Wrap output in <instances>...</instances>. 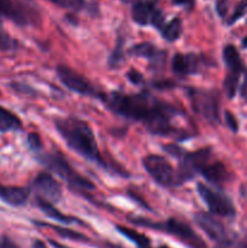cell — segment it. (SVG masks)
I'll list each match as a JSON object with an SVG mask.
<instances>
[{"mask_svg": "<svg viewBox=\"0 0 247 248\" xmlns=\"http://www.w3.org/2000/svg\"><path fill=\"white\" fill-rule=\"evenodd\" d=\"M38 225H41V227H48L52 230H55V232H57L60 236L64 237V239L74 240V241H81V242H87L89 241V237L85 236L81 232H74V230L65 229V228L58 227V225H52V224H46V223H36Z\"/></svg>", "mask_w": 247, "mask_h": 248, "instance_id": "cell-22", "label": "cell"}, {"mask_svg": "<svg viewBox=\"0 0 247 248\" xmlns=\"http://www.w3.org/2000/svg\"><path fill=\"white\" fill-rule=\"evenodd\" d=\"M172 1L176 5H188V6H190L194 2V0H172Z\"/></svg>", "mask_w": 247, "mask_h": 248, "instance_id": "cell-35", "label": "cell"}, {"mask_svg": "<svg viewBox=\"0 0 247 248\" xmlns=\"http://www.w3.org/2000/svg\"><path fill=\"white\" fill-rule=\"evenodd\" d=\"M246 11H247V0H241V1L236 5V7H235V10H234V12L232 14V16L228 18L227 23L229 24V26L234 24L235 22L239 21V19L241 18L245 14H246Z\"/></svg>", "mask_w": 247, "mask_h": 248, "instance_id": "cell-25", "label": "cell"}, {"mask_svg": "<svg viewBox=\"0 0 247 248\" xmlns=\"http://www.w3.org/2000/svg\"><path fill=\"white\" fill-rule=\"evenodd\" d=\"M225 123H227L228 127L232 131V132H237L239 131V121H237L236 116L232 113V111H225Z\"/></svg>", "mask_w": 247, "mask_h": 248, "instance_id": "cell-27", "label": "cell"}, {"mask_svg": "<svg viewBox=\"0 0 247 248\" xmlns=\"http://www.w3.org/2000/svg\"><path fill=\"white\" fill-rule=\"evenodd\" d=\"M29 189L23 186H6L0 184V199L12 206H21L28 200Z\"/></svg>", "mask_w": 247, "mask_h": 248, "instance_id": "cell-17", "label": "cell"}, {"mask_svg": "<svg viewBox=\"0 0 247 248\" xmlns=\"http://www.w3.org/2000/svg\"><path fill=\"white\" fill-rule=\"evenodd\" d=\"M56 72H57L58 79L62 81V84L69 90H72V91L82 94V96L96 94V90H94L93 85L84 75L79 74V73L75 72L74 69L69 68L68 65H58Z\"/></svg>", "mask_w": 247, "mask_h": 248, "instance_id": "cell-10", "label": "cell"}, {"mask_svg": "<svg viewBox=\"0 0 247 248\" xmlns=\"http://www.w3.org/2000/svg\"><path fill=\"white\" fill-rule=\"evenodd\" d=\"M241 45H242V47H244V48H247V36H245V38L242 39Z\"/></svg>", "mask_w": 247, "mask_h": 248, "instance_id": "cell-38", "label": "cell"}, {"mask_svg": "<svg viewBox=\"0 0 247 248\" xmlns=\"http://www.w3.org/2000/svg\"><path fill=\"white\" fill-rule=\"evenodd\" d=\"M183 31V24H182L181 18L176 17L169 23L165 24L161 29V35L164 36L165 40L167 41H176L178 40Z\"/></svg>", "mask_w": 247, "mask_h": 248, "instance_id": "cell-20", "label": "cell"}, {"mask_svg": "<svg viewBox=\"0 0 247 248\" xmlns=\"http://www.w3.org/2000/svg\"><path fill=\"white\" fill-rule=\"evenodd\" d=\"M223 60H224L225 65L228 68V74L240 77L242 73L246 72V67L242 62L239 51L232 44H229V45L223 48Z\"/></svg>", "mask_w": 247, "mask_h": 248, "instance_id": "cell-16", "label": "cell"}, {"mask_svg": "<svg viewBox=\"0 0 247 248\" xmlns=\"http://www.w3.org/2000/svg\"><path fill=\"white\" fill-rule=\"evenodd\" d=\"M118 232L123 234L124 236L127 237L128 240L133 242L138 248H149L150 247V240L148 239L145 235L140 234V232H136V230L130 229V228L123 227V225H118L116 227Z\"/></svg>", "mask_w": 247, "mask_h": 248, "instance_id": "cell-21", "label": "cell"}, {"mask_svg": "<svg viewBox=\"0 0 247 248\" xmlns=\"http://www.w3.org/2000/svg\"><path fill=\"white\" fill-rule=\"evenodd\" d=\"M22 128V121L7 109L0 107V132L18 131Z\"/></svg>", "mask_w": 247, "mask_h": 248, "instance_id": "cell-19", "label": "cell"}, {"mask_svg": "<svg viewBox=\"0 0 247 248\" xmlns=\"http://www.w3.org/2000/svg\"><path fill=\"white\" fill-rule=\"evenodd\" d=\"M55 127L70 149L90 161L106 166L98 150L93 131L86 121L74 116L58 118L55 120Z\"/></svg>", "mask_w": 247, "mask_h": 248, "instance_id": "cell-2", "label": "cell"}, {"mask_svg": "<svg viewBox=\"0 0 247 248\" xmlns=\"http://www.w3.org/2000/svg\"><path fill=\"white\" fill-rule=\"evenodd\" d=\"M216 9H217V14L219 15L222 18H224V17L227 16V12H228V1L227 0H217Z\"/></svg>", "mask_w": 247, "mask_h": 248, "instance_id": "cell-31", "label": "cell"}, {"mask_svg": "<svg viewBox=\"0 0 247 248\" xmlns=\"http://www.w3.org/2000/svg\"><path fill=\"white\" fill-rule=\"evenodd\" d=\"M36 203H38L39 208H40L48 218L56 220V222H62L65 223V224H69V223H80V220L77 219V218L63 215L60 210H57V208L55 207L53 203L48 202V201L44 200V199L36 198Z\"/></svg>", "mask_w": 247, "mask_h": 248, "instance_id": "cell-18", "label": "cell"}, {"mask_svg": "<svg viewBox=\"0 0 247 248\" xmlns=\"http://www.w3.org/2000/svg\"><path fill=\"white\" fill-rule=\"evenodd\" d=\"M28 144L29 147H31L33 150H35V152H39V150L43 148V142H41V138L38 133H29Z\"/></svg>", "mask_w": 247, "mask_h": 248, "instance_id": "cell-28", "label": "cell"}, {"mask_svg": "<svg viewBox=\"0 0 247 248\" xmlns=\"http://www.w3.org/2000/svg\"><path fill=\"white\" fill-rule=\"evenodd\" d=\"M194 219H195L196 224L211 237L215 242H217L218 246L219 245L225 244V242L229 241L230 239H232V236H230V234L228 232V230L225 229L224 225L219 222V220L216 219L215 217H212L208 213L199 212L194 216Z\"/></svg>", "mask_w": 247, "mask_h": 248, "instance_id": "cell-11", "label": "cell"}, {"mask_svg": "<svg viewBox=\"0 0 247 248\" xmlns=\"http://www.w3.org/2000/svg\"><path fill=\"white\" fill-rule=\"evenodd\" d=\"M50 1H52L53 4H57L63 7H74V9H79L77 0H50Z\"/></svg>", "mask_w": 247, "mask_h": 248, "instance_id": "cell-32", "label": "cell"}, {"mask_svg": "<svg viewBox=\"0 0 247 248\" xmlns=\"http://www.w3.org/2000/svg\"><path fill=\"white\" fill-rule=\"evenodd\" d=\"M123 1H124V2H130L131 0H123Z\"/></svg>", "mask_w": 247, "mask_h": 248, "instance_id": "cell-40", "label": "cell"}, {"mask_svg": "<svg viewBox=\"0 0 247 248\" xmlns=\"http://www.w3.org/2000/svg\"><path fill=\"white\" fill-rule=\"evenodd\" d=\"M189 98L191 107L198 114L211 124L219 123V99L216 92L207 90L190 89Z\"/></svg>", "mask_w": 247, "mask_h": 248, "instance_id": "cell-6", "label": "cell"}, {"mask_svg": "<svg viewBox=\"0 0 247 248\" xmlns=\"http://www.w3.org/2000/svg\"><path fill=\"white\" fill-rule=\"evenodd\" d=\"M103 101L114 113L144 124L153 135L170 136L174 132L171 120L177 114L176 109L147 92L127 94L114 91L104 96Z\"/></svg>", "mask_w": 247, "mask_h": 248, "instance_id": "cell-1", "label": "cell"}, {"mask_svg": "<svg viewBox=\"0 0 247 248\" xmlns=\"http://www.w3.org/2000/svg\"><path fill=\"white\" fill-rule=\"evenodd\" d=\"M211 148H201L191 153H185L181 159L178 174L182 183L200 174L211 160Z\"/></svg>", "mask_w": 247, "mask_h": 248, "instance_id": "cell-9", "label": "cell"}, {"mask_svg": "<svg viewBox=\"0 0 247 248\" xmlns=\"http://www.w3.org/2000/svg\"><path fill=\"white\" fill-rule=\"evenodd\" d=\"M198 193L211 213L227 218L235 216L234 205H232V200L224 194L213 190L210 186L202 183L198 184Z\"/></svg>", "mask_w": 247, "mask_h": 248, "instance_id": "cell-8", "label": "cell"}, {"mask_svg": "<svg viewBox=\"0 0 247 248\" xmlns=\"http://www.w3.org/2000/svg\"><path fill=\"white\" fill-rule=\"evenodd\" d=\"M16 46V41L10 38L7 34L0 33V48L1 50H11Z\"/></svg>", "mask_w": 247, "mask_h": 248, "instance_id": "cell-29", "label": "cell"}, {"mask_svg": "<svg viewBox=\"0 0 247 248\" xmlns=\"http://www.w3.org/2000/svg\"><path fill=\"white\" fill-rule=\"evenodd\" d=\"M0 248H19L12 240L6 236H0Z\"/></svg>", "mask_w": 247, "mask_h": 248, "instance_id": "cell-33", "label": "cell"}, {"mask_svg": "<svg viewBox=\"0 0 247 248\" xmlns=\"http://www.w3.org/2000/svg\"><path fill=\"white\" fill-rule=\"evenodd\" d=\"M201 176L210 183L215 184V186H223L227 183L230 178V173L220 161H213L208 162L205 166V169L201 171Z\"/></svg>", "mask_w": 247, "mask_h": 248, "instance_id": "cell-14", "label": "cell"}, {"mask_svg": "<svg viewBox=\"0 0 247 248\" xmlns=\"http://www.w3.org/2000/svg\"><path fill=\"white\" fill-rule=\"evenodd\" d=\"M240 94H241L242 98L247 102V77L245 78L244 82H242L241 86H240Z\"/></svg>", "mask_w": 247, "mask_h": 248, "instance_id": "cell-34", "label": "cell"}, {"mask_svg": "<svg viewBox=\"0 0 247 248\" xmlns=\"http://www.w3.org/2000/svg\"><path fill=\"white\" fill-rule=\"evenodd\" d=\"M39 161L48 170L57 174L58 177L67 182L68 186L77 191L94 190V186L90 179L82 177L72 165L67 161L64 156L60 153H47L39 157Z\"/></svg>", "mask_w": 247, "mask_h": 248, "instance_id": "cell-3", "label": "cell"}, {"mask_svg": "<svg viewBox=\"0 0 247 248\" xmlns=\"http://www.w3.org/2000/svg\"><path fill=\"white\" fill-rule=\"evenodd\" d=\"M131 222L133 224L140 225V227L149 228V229L157 230V232H164L167 234L172 235V236L177 237L181 240L183 244L190 248H207L203 240L196 234L193 230V228L189 227L186 223L182 222V220L176 219V218H170L166 222H152V220L147 219V218H131Z\"/></svg>", "mask_w": 247, "mask_h": 248, "instance_id": "cell-4", "label": "cell"}, {"mask_svg": "<svg viewBox=\"0 0 247 248\" xmlns=\"http://www.w3.org/2000/svg\"><path fill=\"white\" fill-rule=\"evenodd\" d=\"M50 244L52 245V246L55 247V248H65L64 246H63V245L58 244V242H55V241H50Z\"/></svg>", "mask_w": 247, "mask_h": 248, "instance_id": "cell-37", "label": "cell"}, {"mask_svg": "<svg viewBox=\"0 0 247 248\" xmlns=\"http://www.w3.org/2000/svg\"><path fill=\"white\" fill-rule=\"evenodd\" d=\"M164 150L167 153V154H170L171 156H173V157H177V159H182V157L184 156V154L186 153L183 148L179 147V145H177V144L165 145Z\"/></svg>", "mask_w": 247, "mask_h": 248, "instance_id": "cell-26", "label": "cell"}, {"mask_svg": "<svg viewBox=\"0 0 247 248\" xmlns=\"http://www.w3.org/2000/svg\"><path fill=\"white\" fill-rule=\"evenodd\" d=\"M157 48L155 47V45L150 43H140L137 45L132 46V48L130 50V52L132 55L138 56V57H144L148 60H152L155 55L157 53Z\"/></svg>", "mask_w": 247, "mask_h": 248, "instance_id": "cell-23", "label": "cell"}, {"mask_svg": "<svg viewBox=\"0 0 247 248\" xmlns=\"http://www.w3.org/2000/svg\"><path fill=\"white\" fill-rule=\"evenodd\" d=\"M127 78L128 80L135 85H140L143 82V80H144L143 79V75L136 69H131L130 72L127 73Z\"/></svg>", "mask_w": 247, "mask_h": 248, "instance_id": "cell-30", "label": "cell"}, {"mask_svg": "<svg viewBox=\"0 0 247 248\" xmlns=\"http://www.w3.org/2000/svg\"><path fill=\"white\" fill-rule=\"evenodd\" d=\"M149 248H152V247H149ZM157 248H170V247L166 246V245H162V246H159Z\"/></svg>", "mask_w": 247, "mask_h": 248, "instance_id": "cell-39", "label": "cell"}, {"mask_svg": "<svg viewBox=\"0 0 247 248\" xmlns=\"http://www.w3.org/2000/svg\"><path fill=\"white\" fill-rule=\"evenodd\" d=\"M239 80L240 77L232 74H227L224 79V90L225 93L229 98H234V96L237 92V87H239Z\"/></svg>", "mask_w": 247, "mask_h": 248, "instance_id": "cell-24", "label": "cell"}, {"mask_svg": "<svg viewBox=\"0 0 247 248\" xmlns=\"http://www.w3.org/2000/svg\"><path fill=\"white\" fill-rule=\"evenodd\" d=\"M34 189L38 193V198L44 199L51 203H56L62 199V186L47 172H41L34 178Z\"/></svg>", "mask_w": 247, "mask_h": 248, "instance_id": "cell-12", "label": "cell"}, {"mask_svg": "<svg viewBox=\"0 0 247 248\" xmlns=\"http://www.w3.org/2000/svg\"><path fill=\"white\" fill-rule=\"evenodd\" d=\"M33 248H47V246L43 241H40V240H36V241H34Z\"/></svg>", "mask_w": 247, "mask_h": 248, "instance_id": "cell-36", "label": "cell"}, {"mask_svg": "<svg viewBox=\"0 0 247 248\" xmlns=\"http://www.w3.org/2000/svg\"><path fill=\"white\" fill-rule=\"evenodd\" d=\"M2 17H7L21 26L28 23V14L26 10L12 0H0V21Z\"/></svg>", "mask_w": 247, "mask_h": 248, "instance_id": "cell-15", "label": "cell"}, {"mask_svg": "<svg viewBox=\"0 0 247 248\" xmlns=\"http://www.w3.org/2000/svg\"><path fill=\"white\" fill-rule=\"evenodd\" d=\"M132 19L139 26L152 24L161 31L165 26V16L157 7V0H136L131 10Z\"/></svg>", "mask_w": 247, "mask_h": 248, "instance_id": "cell-7", "label": "cell"}, {"mask_svg": "<svg viewBox=\"0 0 247 248\" xmlns=\"http://www.w3.org/2000/svg\"><path fill=\"white\" fill-rule=\"evenodd\" d=\"M142 162L145 171L160 186H174L183 184L179 178L178 171H176L164 156L148 155L143 157Z\"/></svg>", "mask_w": 247, "mask_h": 248, "instance_id": "cell-5", "label": "cell"}, {"mask_svg": "<svg viewBox=\"0 0 247 248\" xmlns=\"http://www.w3.org/2000/svg\"><path fill=\"white\" fill-rule=\"evenodd\" d=\"M200 68V58L193 53H176L172 58V70L174 74L185 77L195 74Z\"/></svg>", "mask_w": 247, "mask_h": 248, "instance_id": "cell-13", "label": "cell"}]
</instances>
